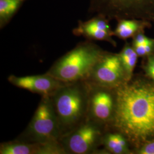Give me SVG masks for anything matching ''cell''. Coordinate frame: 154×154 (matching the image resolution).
<instances>
[{
  "mask_svg": "<svg viewBox=\"0 0 154 154\" xmlns=\"http://www.w3.org/2000/svg\"><path fill=\"white\" fill-rule=\"evenodd\" d=\"M116 115L111 128L123 134L134 151L154 138V81L144 73L116 88Z\"/></svg>",
  "mask_w": 154,
  "mask_h": 154,
  "instance_id": "cell-1",
  "label": "cell"
},
{
  "mask_svg": "<svg viewBox=\"0 0 154 154\" xmlns=\"http://www.w3.org/2000/svg\"><path fill=\"white\" fill-rule=\"evenodd\" d=\"M154 42V38L148 37L145 35L144 32H140L132 38L131 44L132 45H142L152 43Z\"/></svg>",
  "mask_w": 154,
  "mask_h": 154,
  "instance_id": "cell-19",
  "label": "cell"
},
{
  "mask_svg": "<svg viewBox=\"0 0 154 154\" xmlns=\"http://www.w3.org/2000/svg\"><path fill=\"white\" fill-rule=\"evenodd\" d=\"M138 57L144 58L154 53V42L148 44L132 45Z\"/></svg>",
  "mask_w": 154,
  "mask_h": 154,
  "instance_id": "cell-17",
  "label": "cell"
},
{
  "mask_svg": "<svg viewBox=\"0 0 154 154\" xmlns=\"http://www.w3.org/2000/svg\"><path fill=\"white\" fill-rule=\"evenodd\" d=\"M134 154H154V138L135 149Z\"/></svg>",
  "mask_w": 154,
  "mask_h": 154,
  "instance_id": "cell-18",
  "label": "cell"
},
{
  "mask_svg": "<svg viewBox=\"0 0 154 154\" xmlns=\"http://www.w3.org/2000/svg\"><path fill=\"white\" fill-rule=\"evenodd\" d=\"M106 129L94 122L86 120L63 135L60 142L66 154H99Z\"/></svg>",
  "mask_w": 154,
  "mask_h": 154,
  "instance_id": "cell-5",
  "label": "cell"
},
{
  "mask_svg": "<svg viewBox=\"0 0 154 154\" xmlns=\"http://www.w3.org/2000/svg\"><path fill=\"white\" fill-rule=\"evenodd\" d=\"M62 135L51 97H42L33 118L16 138L32 143L60 142Z\"/></svg>",
  "mask_w": 154,
  "mask_h": 154,
  "instance_id": "cell-4",
  "label": "cell"
},
{
  "mask_svg": "<svg viewBox=\"0 0 154 154\" xmlns=\"http://www.w3.org/2000/svg\"><path fill=\"white\" fill-rule=\"evenodd\" d=\"M74 33L77 35H83L88 38L104 41L116 46V41L112 39L114 32H109L97 28L88 22L81 23L79 27L75 30Z\"/></svg>",
  "mask_w": 154,
  "mask_h": 154,
  "instance_id": "cell-13",
  "label": "cell"
},
{
  "mask_svg": "<svg viewBox=\"0 0 154 154\" xmlns=\"http://www.w3.org/2000/svg\"><path fill=\"white\" fill-rule=\"evenodd\" d=\"M1 154H66L61 142L32 143L15 139L2 143Z\"/></svg>",
  "mask_w": 154,
  "mask_h": 154,
  "instance_id": "cell-10",
  "label": "cell"
},
{
  "mask_svg": "<svg viewBox=\"0 0 154 154\" xmlns=\"http://www.w3.org/2000/svg\"><path fill=\"white\" fill-rule=\"evenodd\" d=\"M21 0H0V16L1 18L11 16L16 11Z\"/></svg>",
  "mask_w": 154,
  "mask_h": 154,
  "instance_id": "cell-15",
  "label": "cell"
},
{
  "mask_svg": "<svg viewBox=\"0 0 154 154\" xmlns=\"http://www.w3.org/2000/svg\"><path fill=\"white\" fill-rule=\"evenodd\" d=\"M103 154H134L129 141L121 132L107 128L102 141Z\"/></svg>",
  "mask_w": 154,
  "mask_h": 154,
  "instance_id": "cell-11",
  "label": "cell"
},
{
  "mask_svg": "<svg viewBox=\"0 0 154 154\" xmlns=\"http://www.w3.org/2000/svg\"><path fill=\"white\" fill-rule=\"evenodd\" d=\"M8 80L17 88L37 94L41 97H51L58 89L67 83L56 79L46 72L42 75L26 77H17L11 75L8 77Z\"/></svg>",
  "mask_w": 154,
  "mask_h": 154,
  "instance_id": "cell-9",
  "label": "cell"
},
{
  "mask_svg": "<svg viewBox=\"0 0 154 154\" xmlns=\"http://www.w3.org/2000/svg\"><path fill=\"white\" fill-rule=\"evenodd\" d=\"M94 5L99 14L107 18L154 22V0H94Z\"/></svg>",
  "mask_w": 154,
  "mask_h": 154,
  "instance_id": "cell-6",
  "label": "cell"
},
{
  "mask_svg": "<svg viewBox=\"0 0 154 154\" xmlns=\"http://www.w3.org/2000/svg\"><path fill=\"white\" fill-rule=\"evenodd\" d=\"M125 69L127 81H129L134 75V70L139 58L131 43L126 42L120 53H118Z\"/></svg>",
  "mask_w": 154,
  "mask_h": 154,
  "instance_id": "cell-14",
  "label": "cell"
},
{
  "mask_svg": "<svg viewBox=\"0 0 154 154\" xmlns=\"http://www.w3.org/2000/svg\"><path fill=\"white\" fill-rule=\"evenodd\" d=\"M140 67L144 74L154 81V53L142 58Z\"/></svg>",
  "mask_w": 154,
  "mask_h": 154,
  "instance_id": "cell-16",
  "label": "cell"
},
{
  "mask_svg": "<svg viewBox=\"0 0 154 154\" xmlns=\"http://www.w3.org/2000/svg\"><path fill=\"white\" fill-rule=\"evenodd\" d=\"M88 94V83L82 81L67 83L51 97L62 137L87 120Z\"/></svg>",
  "mask_w": 154,
  "mask_h": 154,
  "instance_id": "cell-2",
  "label": "cell"
},
{
  "mask_svg": "<svg viewBox=\"0 0 154 154\" xmlns=\"http://www.w3.org/2000/svg\"><path fill=\"white\" fill-rule=\"evenodd\" d=\"M104 52L93 43L81 44L59 58L46 73L65 83L86 81Z\"/></svg>",
  "mask_w": 154,
  "mask_h": 154,
  "instance_id": "cell-3",
  "label": "cell"
},
{
  "mask_svg": "<svg viewBox=\"0 0 154 154\" xmlns=\"http://www.w3.org/2000/svg\"><path fill=\"white\" fill-rule=\"evenodd\" d=\"M118 21L114 35L123 40L132 38L138 33L145 32L146 29L152 26V22L139 19H121Z\"/></svg>",
  "mask_w": 154,
  "mask_h": 154,
  "instance_id": "cell-12",
  "label": "cell"
},
{
  "mask_svg": "<svg viewBox=\"0 0 154 154\" xmlns=\"http://www.w3.org/2000/svg\"><path fill=\"white\" fill-rule=\"evenodd\" d=\"M87 82L89 86L87 120L108 128L116 115V89Z\"/></svg>",
  "mask_w": 154,
  "mask_h": 154,
  "instance_id": "cell-7",
  "label": "cell"
},
{
  "mask_svg": "<svg viewBox=\"0 0 154 154\" xmlns=\"http://www.w3.org/2000/svg\"><path fill=\"white\" fill-rule=\"evenodd\" d=\"M86 81L113 88L127 82L119 54L105 51Z\"/></svg>",
  "mask_w": 154,
  "mask_h": 154,
  "instance_id": "cell-8",
  "label": "cell"
}]
</instances>
